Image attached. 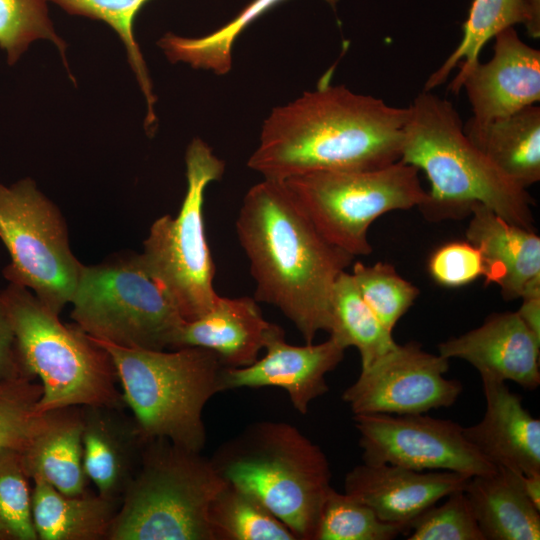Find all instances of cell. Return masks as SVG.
I'll return each mask as SVG.
<instances>
[{
    "label": "cell",
    "mask_w": 540,
    "mask_h": 540,
    "mask_svg": "<svg viewBox=\"0 0 540 540\" xmlns=\"http://www.w3.org/2000/svg\"><path fill=\"white\" fill-rule=\"evenodd\" d=\"M409 109L328 82L270 112L247 166L264 179L374 170L400 160Z\"/></svg>",
    "instance_id": "1"
},
{
    "label": "cell",
    "mask_w": 540,
    "mask_h": 540,
    "mask_svg": "<svg viewBox=\"0 0 540 540\" xmlns=\"http://www.w3.org/2000/svg\"><path fill=\"white\" fill-rule=\"evenodd\" d=\"M255 281L254 299L278 308L313 343L331 328V292L354 256L329 242L282 180L246 192L235 222Z\"/></svg>",
    "instance_id": "2"
},
{
    "label": "cell",
    "mask_w": 540,
    "mask_h": 540,
    "mask_svg": "<svg viewBox=\"0 0 540 540\" xmlns=\"http://www.w3.org/2000/svg\"><path fill=\"white\" fill-rule=\"evenodd\" d=\"M400 160L425 172L430 183L420 206L430 219L470 214L481 204L510 223L533 230L532 199L465 135L453 104L422 91L408 107Z\"/></svg>",
    "instance_id": "3"
},
{
    "label": "cell",
    "mask_w": 540,
    "mask_h": 540,
    "mask_svg": "<svg viewBox=\"0 0 540 540\" xmlns=\"http://www.w3.org/2000/svg\"><path fill=\"white\" fill-rule=\"evenodd\" d=\"M220 476L258 498L295 535L314 540L332 486L322 449L294 425L260 421L222 443L210 458Z\"/></svg>",
    "instance_id": "4"
},
{
    "label": "cell",
    "mask_w": 540,
    "mask_h": 540,
    "mask_svg": "<svg viewBox=\"0 0 540 540\" xmlns=\"http://www.w3.org/2000/svg\"><path fill=\"white\" fill-rule=\"evenodd\" d=\"M0 301L24 367L42 385L37 413L74 406L126 408L113 360L93 337L75 323L64 324L26 287L8 283Z\"/></svg>",
    "instance_id": "5"
},
{
    "label": "cell",
    "mask_w": 540,
    "mask_h": 540,
    "mask_svg": "<svg viewBox=\"0 0 540 540\" xmlns=\"http://www.w3.org/2000/svg\"><path fill=\"white\" fill-rule=\"evenodd\" d=\"M95 340L113 360L124 403L142 436L202 452L207 439L203 410L224 392L225 366L217 355L201 347L148 350Z\"/></svg>",
    "instance_id": "6"
},
{
    "label": "cell",
    "mask_w": 540,
    "mask_h": 540,
    "mask_svg": "<svg viewBox=\"0 0 540 540\" xmlns=\"http://www.w3.org/2000/svg\"><path fill=\"white\" fill-rule=\"evenodd\" d=\"M226 484L201 452L148 439L107 540H212L208 511Z\"/></svg>",
    "instance_id": "7"
},
{
    "label": "cell",
    "mask_w": 540,
    "mask_h": 540,
    "mask_svg": "<svg viewBox=\"0 0 540 540\" xmlns=\"http://www.w3.org/2000/svg\"><path fill=\"white\" fill-rule=\"evenodd\" d=\"M70 303L76 325L91 337L120 347L174 349L185 323L135 252L83 265Z\"/></svg>",
    "instance_id": "8"
},
{
    "label": "cell",
    "mask_w": 540,
    "mask_h": 540,
    "mask_svg": "<svg viewBox=\"0 0 540 540\" xmlns=\"http://www.w3.org/2000/svg\"><path fill=\"white\" fill-rule=\"evenodd\" d=\"M185 164L187 188L181 208L175 217L166 214L152 223L140 257L183 319L191 321L205 314L219 296L203 205L207 186L222 178L225 163L204 140L194 138Z\"/></svg>",
    "instance_id": "9"
},
{
    "label": "cell",
    "mask_w": 540,
    "mask_h": 540,
    "mask_svg": "<svg viewBox=\"0 0 540 540\" xmlns=\"http://www.w3.org/2000/svg\"><path fill=\"white\" fill-rule=\"evenodd\" d=\"M419 170L397 161L374 170L313 171L282 180L320 233L352 256L372 252L370 225L427 199Z\"/></svg>",
    "instance_id": "10"
},
{
    "label": "cell",
    "mask_w": 540,
    "mask_h": 540,
    "mask_svg": "<svg viewBox=\"0 0 540 540\" xmlns=\"http://www.w3.org/2000/svg\"><path fill=\"white\" fill-rule=\"evenodd\" d=\"M0 240L10 263L2 274L60 314L70 303L83 265L73 254L59 208L30 178L0 184Z\"/></svg>",
    "instance_id": "11"
},
{
    "label": "cell",
    "mask_w": 540,
    "mask_h": 540,
    "mask_svg": "<svg viewBox=\"0 0 540 540\" xmlns=\"http://www.w3.org/2000/svg\"><path fill=\"white\" fill-rule=\"evenodd\" d=\"M363 463L414 470H448L469 477L496 467L468 442L452 420L417 414H354Z\"/></svg>",
    "instance_id": "12"
},
{
    "label": "cell",
    "mask_w": 540,
    "mask_h": 540,
    "mask_svg": "<svg viewBox=\"0 0 540 540\" xmlns=\"http://www.w3.org/2000/svg\"><path fill=\"white\" fill-rule=\"evenodd\" d=\"M449 359L417 342L397 346L372 365L342 394L354 414H417L452 406L462 384L447 379Z\"/></svg>",
    "instance_id": "13"
},
{
    "label": "cell",
    "mask_w": 540,
    "mask_h": 540,
    "mask_svg": "<svg viewBox=\"0 0 540 540\" xmlns=\"http://www.w3.org/2000/svg\"><path fill=\"white\" fill-rule=\"evenodd\" d=\"M264 349L265 355L248 366L223 368V391L280 387L301 414H306L312 401L328 392L326 374L340 364L346 350L331 337L318 344L291 345L285 341L282 328L269 338Z\"/></svg>",
    "instance_id": "14"
},
{
    "label": "cell",
    "mask_w": 540,
    "mask_h": 540,
    "mask_svg": "<svg viewBox=\"0 0 540 540\" xmlns=\"http://www.w3.org/2000/svg\"><path fill=\"white\" fill-rule=\"evenodd\" d=\"M493 56L480 61L463 80L473 118L509 116L540 100V51L526 44L514 26L494 37Z\"/></svg>",
    "instance_id": "15"
},
{
    "label": "cell",
    "mask_w": 540,
    "mask_h": 540,
    "mask_svg": "<svg viewBox=\"0 0 540 540\" xmlns=\"http://www.w3.org/2000/svg\"><path fill=\"white\" fill-rule=\"evenodd\" d=\"M447 359L470 363L481 378L513 381L534 390L540 384V340L517 312L493 313L483 324L438 345Z\"/></svg>",
    "instance_id": "16"
},
{
    "label": "cell",
    "mask_w": 540,
    "mask_h": 540,
    "mask_svg": "<svg viewBox=\"0 0 540 540\" xmlns=\"http://www.w3.org/2000/svg\"><path fill=\"white\" fill-rule=\"evenodd\" d=\"M470 477L448 470H414L399 465L359 464L344 480L345 493L392 523L410 522L440 499L464 489Z\"/></svg>",
    "instance_id": "17"
},
{
    "label": "cell",
    "mask_w": 540,
    "mask_h": 540,
    "mask_svg": "<svg viewBox=\"0 0 540 540\" xmlns=\"http://www.w3.org/2000/svg\"><path fill=\"white\" fill-rule=\"evenodd\" d=\"M486 409L463 434L495 467L524 475L540 474V420L523 406L522 398L505 381L481 378Z\"/></svg>",
    "instance_id": "18"
},
{
    "label": "cell",
    "mask_w": 540,
    "mask_h": 540,
    "mask_svg": "<svg viewBox=\"0 0 540 540\" xmlns=\"http://www.w3.org/2000/svg\"><path fill=\"white\" fill-rule=\"evenodd\" d=\"M125 408L82 407L85 473L103 497L121 500L141 462L146 439Z\"/></svg>",
    "instance_id": "19"
},
{
    "label": "cell",
    "mask_w": 540,
    "mask_h": 540,
    "mask_svg": "<svg viewBox=\"0 0 540 540\" xmlns=\"http://www.w3.org/2000/svg\"><path fill=\"white\" fill-rule=\"evenodd\" d=\"M280 328L263 317L254 298L218 296L205 314L185 321L174 349L205 348L214 352L225 367H245L258 359Z\"/></svg>",
    "instance_id": "20"
},
{
    "label": "cell",
    "mask_w": 540,
    "mask_h": 540,
    "mask_svg": "<svg viewBox=\"0 0 540 540\" xmlns=\"http://www.w3.org/2000/svg\"><path fill=\"white\" fill-rule=\"evenodd\" d=\"M470 214L466 237L483 256L486 283L497 284L505 300L521 298L530 285L540 282V237L481 204Z\"/></svg>",
    "instance_id": "21"
},
{
    "label": "cell",
    "mask_w": 540,
    "mask_h": 540,
    "mask_svg": "<svg viewBox=\"0 0 540 540\" xmlns=\"http://www.w3.org/2000/svg\"><path fill=\"white\" fill-rule=\"evenodd\" d=\"M82 407L57 409L43 420L20 453L32 479L40 478L66 495L88 491L89 479L83 466Z\"/></svg>",
    "instance_id": "22"
},
{
    "label": "cell",
    "mask_w": 540,
    "mask_h": 540,
    "mask_svg": "<svg viewBox=\"0 0 540 540\" xmlns=\"http://www.w3.org/2000/svg\"><path fill=\"white\" fill-rule=\"evenodd\" d=\"M464 492L485 540L540 539V510L525 494L521 473L496 467L471 476Z\"/></svg>",
    "instance_id": "23"
},
{
    "label": "cell",
    "mask_w": 540,
    "mask_h": 540,
    "mask_svg": "<svg viewBox=\"0 0 540 540\" xmlns=\"http://www.w3.org/2000/svg\"><path fill=\"white\" fill-rule=\"evenodd\" d=\"M468 139L508 178L524 189L540 180V107L509 116L463 124Z\"/></svg>",
    "instance_id": "24"
},
{
    "label": "cell",
    "mask_w": 540,
    "mask_h": 540,
    "mask_svg": "<svg viewBox=\"0 0 540 540\" xmlns=\"http://www.w3.org/2000/svg\"><path fill=\"white\" fill-rule=\"evenodd\" d=\"M32 517L38 540H107L121 500L89 490L66 495L34 478Z\"/></svg>",
    "instance_id": "25"
},
{
    "label": "cell",
    "mask_w": 540,
    "mask_h": 540,
    "mask_svg": "<svg viewBox=\"0 0 540 540\" xmlns=\"http://www.w3.org/2000/svg\"><path fill=\"white\" fill-rule=\"evenodd\" d=\"M330 337L347 349L355 347L365 369L398 343L361 296L351 273L341 272L331 292Z\"/></svg>",
    "instance_id": "26"
},
{
    "label": "cell",
    "mask_w": 540,
    "mask_h": 540,
    "mask_svg": "<svg viewBox=\"0 0 540 540\" xmlns=\"http://www.w3.org/2000/svg\"><path fill=\"white\" fill-rule=\"evenodd\" d=\"M522 0H473L468 18L463 25V36L456 49L428 78L424 91L442 85L458 67L449 89L457 94L470 70L479 62L485 44L501 30L524 23Z\"/></svg>",
    "instance_id": "27"
},
{
    "label": "cell",
    "mask_w": 540,
    "mask_h": 540,
    "mask_svg": "<svg viewBox=\"0 0 540 540\" xmlns=\"http://www.w3.org/2000/svg\"><path fill=\"white\" fill-rule=\"evenodd\" d=\"M284 0H252L230 22L201 37H183L167 33L158 41L172 63L182 62L194 69L221 76L232 68V49L240 34L258 17ZM335 7L338 0H324Z\"/></svg>",
    "instance_id": "28"
},
{
    "label": "cell",
    "mask_w": 540,
    "mask_h": 540,
    "mask_svg": "<svg viewBox=\"0 0 540 540\" xmlns=\"http://www.w3.org/2000/svg\"><path fill=\"white\" fill-rule=\"evenodd\" d=\"M212 540H297L258 498L227 483L208 511Z\"/></svg>",
    "instance_id": "29"
},
{
    "label": "cell",
    "mask_w": 540,
    "mask_h": 540,
    "mask_svg": "<svg viewBox=\"0 0 540 540\" xmlns=\"http://www.w3.org/2000/svg\"><path fill=\"white\" fill-rule=\"evenodd\" d=\"M52 1L66 12L100 20L108 24L125 45L130 66L135 73L147 103L145 130H156L157 117L154 110L156 97L153 93L150 75L135 39L134 21L137 13L149 0H47Z\"/></svg>",
    "instance_id": "30"
},
{
    "label": "cell",
    "mask_w": 540,
    "mask_h": 540,
    "mask_svg": "<svg viewBox=\"0 0 540 540\" xmlns=\"http://www.w3.org/2000/svg\"><path fill=\"white\" fill-rule=\"evenodd\" d=\"M403 523L386 522L367 505L331 488L324 502L314 540H391L409 533Z\"/></svg>",
    "instance_id": "31"
},
{
    "label": "cell",
    "mask_w": 540,
    "mask_h": 540,
    "mask_svg": "<svg viewBox=\"0 0 540 540\" xmlns=\"http://www.w3.org/2000/svg\"><path fill=\"white\" fill-rule=\"evenodd\" d=\"M351 274L364 301L382 325L393 332L418 297V288L385 262L370 266L357 262Z\"/></svg>",
    "instance_id": "32"
},
{
    "label": "cell",
    "mask_w": 540,
    "mask_h": 540,
    "mask_svg": "<svg viewBox=\"0 0 540 540\" xmlns=\"http://www.w3.org/2000/svg\"><path fill=\"white\" fill-rule=\"evenodd\" d=\"M35 378L21 376L0 381V453H21L40 426L36 411L43 389Z\"/></svg>",
    "instance_id": "33"
},
{
    "label": "cell",
    "mask_w": 540,
    "mask_h": 540,
    "mask_svg": "<svg viewBox=\"0 0 540 540\" xmlns=\"http://www.w3.org/2000/svg\"><path fill=\"white\" fill-rule=\"evenodd\" d=\"M30 480L19 452L0 453V540H38Z\"/></svg>",
    "instance_id": "34"
},
{
    "label": "cell",
    "mask_w": 540,
    "mask_h": 540,
    "mask_svg": "<svg viewBox=\"0 0 540 540\" xmlns=\"http://www.w3.org/2000/svg\"><path fill=\"white\" fill-rule=\"evenodd\" d=\"M47 0H0V48L15 63L35 40L52 41L65 61V43L48 15Z\"/></svg>",
    "instance_id": "35"
},
{
    "label": "cell",
    "mask_w": 540,
    "mask_h": 540,
    "mask_svg": "<svg viewBox=\"0 0 540 540\" xmlns=\"http://www.w3.org/2000/svg\"><path fill=\"white\" fill-rule=\"evenodd\" d=\"M410 522L408 540H485L464 489L449 494Z\"/></svg>",
    "instance_id": "36"
},
{
    "label": "cell",
    "mask_w": 540,
    "mask_h": 540,
    "mask_svg": "<svg viewBox=\"0 0 540 540\" xmlns=\"http://www.w3.org/2000/svg\"><path fill=\"white\" fill-rule=\"evenodd\" d=\"M432 278L445 287H461L485 274L483 256L471 242H451L439 247L429 260Z\"/></svg>",
    "instance_id": "37"
},
{
    "label": "cell",
    "mask_w": 540,
    "mask_h": 540,
    "mask_svg": "<svg viewBox=\"0 0 540 540\" xmlns=\"http://www.w3.org/2000/svg\"><path fill=\"white\" fill-rule=\"evenodd\" d=\"M21 376L32 377L23 365L13 329L0 301V381Z\"/></svg>",
    "instance_id": "38"
},
{
    "label": "cell",
    "mask_w": 540,
    "mask_h": 540,
    "mask_svg": "<svg viewBox=\"0 0 540 540\" xmlns=\"http://www.w3.org/2000/svg\"><path fill=\"white\" fill-rule=\"evenodd\" d=\"M521 299L522 304L516 312L532 334L540 340V282L530 285Z\"/></svg>",
    "instance_id": "39"
},
{
    "label": "cell",
    "mask_w": 540,
    "mask_h": 540,
    "mask_svg": "<svg viewBox=\"0 0 540 540\" xmlns=\"http://www.w3.org/2000/svg\"><path fill=\"white\" fill-rule=\"evenodd\" d=\"M525 10L524 25L530 37H540V0H522Z\"/></svg>",
    "instance_id": "40"
},
{
    "label": "cell",
    "mask_w": 540,
    "mask_h": 540,
    "mask_svg": "<svg viewBox=\"0 0 540 540\" xmlns=\"http://www.w3.org/2000/svg\"><path fill=\"white\" fill-rule=\"evenodd\" d=\"M521 481L525 494L533 505L540 510V474H521Z\"/></svg>",
    "instance_id": "41"
}]
</instances>
